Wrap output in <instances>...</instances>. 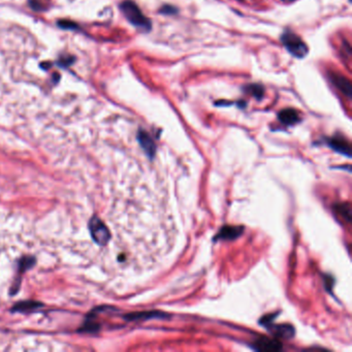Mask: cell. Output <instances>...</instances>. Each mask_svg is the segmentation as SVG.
<instances>
[{
    "label": "cell",
    "mask_w": 352,
    "mask_h": 352,
    "mask_svg": "<svg viewBox=\"0 0 352 352\" xmlns=\"http://www.w3.org/2000/svg\"><path fill=\"white\" fill-rule=\"evenodd\" d=\"M120 10L126 17V19L135 27L144 31H149L152 28L151 21L143 14L140 8L131 0H125L120 5Z\"/></svg>",
    "instance_id": "1"
},
{
    "label": "cell",
    "mask_w": 352,
    "mask_h": 352,
    "mask_svg": "<svg viewBox=\"0 0 352 352\" xmlns=\"http://www.w3.org/2000/svg\"><path fill=\"white\" fill-rule=\"evenodd\" d=\"M281 41L285 49L296 58H304L309 53V48L306 42L295 33L291 31H285L281 36Z\"/></svg>",
    "instance_id": "2"
},
{
    "label": "cell",
    "mask_w": 352,
    "mask_h": 352,
    "mask_svg": "<svg viewBox=\"0 0 352 352\" xmlns=\"http://www.w3.org/2000/svg\"><path fill=\"white\" fill-rule=\"evenodd\" d=\"M90 231L94 241L100 245H106L109 241V231L99 219L94 217L90 222Z\"/></svg>",
    "instance_id": "3"
},
{
    "label": "cell",
    "mask_w": 352,
    "mask_h": 352,
    "mask_svg": "<svg viewBox=\"0 0 352 352\" xmlns=\"http://www.w3.org/2000/svg\"><path fill=\"white\" fill-rule=\"evenodd\" d=\"M331 79H332V82L334 83V85L338 88V89L343 93L345 94L347 97H351V94H352V87H351V83L350 81L341 76V74H337V73H333L331 76Z\"/></svg>",
    "instance_id": "4"
},
{
    "label": "cell",
    "mask_w": 352,
    "mask_h": 352,
    "mask_svg": "<svg viewBox=\"0 0 352 352\" xmlns=\"http://www.w3.org/2000/svg\"><path fill=\"white\" fill-rule=\"evenodd\" d=\"M278 119L285 125H293L299 121V116L295 110L285 109L278 114Z\"/></svg>",
    "instance_id": "5"
},
{
    "label": "cell",
    "mask_w": 352,
    "mask_h": 352,
    "mask_svg": "<svg viewBox=\"0 0 352 352\" xmlns=\"http://www.w3.org/2000/svg\"><path fill=\"white\" fill-rule=\"evenodd\" d=\"M330 145L332 148H334L336 151L345 154L347 156H349L350 154V146L348 144V142L345 139L342 138H334L331 140Z\"/></svg>",
    "instance_id": "6"
},
{
    "label": "cell",
    "mask_w": 352,
    "mask_h": 352,
    "mask_svg": "<svg viewBox=\"0 0 352 352\" xmlns=\"http://www.w3.org/2000/svg\"><path fill=\"white\" fill-rule=\"evenodd\" d=\"M257 348L259 350H266V351H277L281 349V344L275 340H260L257 343Z\"/></svg>",
    "instance_id": "7"
},
{
    "label": "cell",
    "mask_w": 352,
    "mask_h": 352,
    "mask_svg": "<svg viewBox=\"0 0 352 352\" xmlns=\"http://www.w3.org/2000/svg\"><path fill=\"white\" fill-rule=\"evenodd\" d=\"M246 90L251 94L253 95L254 97L260 99L263 97V95H265V88H263L262 85H259V84H252V85H249L247 88H246Z\"/></svg>",
    "instance_id": "8"
},
{
    "label": "cell",
    "mask_w": 352,
    "mask_h": 352,
    "mask_svg": "<svg viewBox=\"0 0 352 352\" xmlns=\"http://www.w3.org/2000/svg\"><path fill=\"white\" fill-rule=\"evenodd\" d=\"M40 305L39 304H35L33 301H25V303H21L19 305H17L15 308H14V310H18L19 312H24L26 310H30V309H33V308H36V307H39Z\"/></svg>",
    "instance_id": "9"
},
{
    "label": "cell",
    "mask_w": 352,
    "mask_h": 352,
    "mask_svg": "<svg viewBox=\"0 0 352 352\" xmlns=\"http://www.w3.org/2000/svg\"><path fill=\"white\" fill-rule=\"evenodd\" d=\"M160 13L164 15H173L175 13H178V10L172 6H164L160 9Z\"/></svg>",
    "instance_id": "10"
},
{
    "label": "cell",
    "mask_w": 352,
    "mask_h": 352,
    "mask_svg": "<svg viewBox=\"0 0 352 352\" xmlns=\"http://www.w3.org/2000/svg\"><path fill=\"white\" fill-rule=\"evenodd\" d=\"M59 27L61 28H64V29H77L78 28V25L73 22H70V21H60L58 23Z\"/></svg>",
    "instance_id": "11"
},
{
    "label": "cell",
    "mask_w": 352,
    "mask_h": 352,
    "mask_svg": "<svg viewBox=\"0 0 352 352\" xmlns=\"http://www.w3.org/2000/svg\"><path fill=\"white\" fill-rule=\"evenodd\" d=\"M40 0H30V6L33 10L35 11H38V10H42L43 9V6L39 3Z\"/></svg>",
    "instance_id": "12"
},
{
    "label": "cell",
    "mask_w": 352,
    "mask_h": 352,
    "mask_svg": "<svg viewBox=\"0 0 352 352\" xmlns=\"http://www.w3.org/2000/svg\"><path fill=\"white\" fill-rule=\"evenodd\" d=\"M282 2L285 3V4H291V3L294 2V0H282Z\"/></svg>",
    "instance_id": "13"
}]
</instances>
